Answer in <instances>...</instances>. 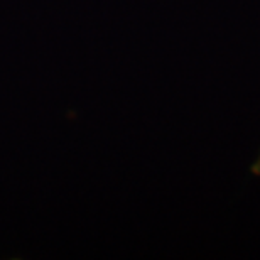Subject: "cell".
Masks as SVG:
<instances>
[{
    "mask_svg": "<svg viewBox=\"0 0 260 260\" xmlns=\"http://www.w3.org/2000/svg\"><path fill=\"white\" fill-rule=\"evenodd\" d=\"M250 173H252V176H255V178H260V150H258L255 160H253V164L250 166Z\"/></svg>",
    "mask_w": 260,
    "mask_h": 260,
    "instance_id": "6da1fadb",
    "label": "cell"
}]
</instances>
